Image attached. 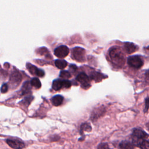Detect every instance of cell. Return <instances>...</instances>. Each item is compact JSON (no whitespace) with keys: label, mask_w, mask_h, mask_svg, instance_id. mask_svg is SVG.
I'll return each mask as SVG.
<instances>
[{"label":"cell","mask_w":149,"mask_h":149,"mask_svg":"<svg viewBox=\"0 0 149 149\" xmlns=\"http://www.w3.org/2000/svg\"><path fill=\"white\" fill-rule=\"evenodd\" d=\"M109 56L113 65L118 68H122L125 62V56L118 47H112L109 50Z\"/></svg>","instance_id":"cell-1"},{"label":"cell","mask_w":149,"mask_h":149,"mask_svg":"<svg viewBox=\"0 0 149 149\" xmlns=\"http://www.w3.org/2000/svg\"><path fill=\"white\" fill-rule=\"evenodd\" d=\"M127 63L132 68L139 69L143 65L144 62L140 56L133 55L127 58Z\"/></svg>","instance_id":"cell-2"},{"label":"cell","mask_w":149,"mask_h":149,"mask_svg":"<svg viewBox=\"0 0 149 149\" xmlns=\"http://www.w3.org/2000/svg\"><path fill=\"white\" fill-rule=\"evenodd\" d=\"M72 56L77 62H83L85 61V50L81 47H75L72 51Z\"/></svg>","instance_id":"cell-3"},{"label":"cell","mask_w":149,"mask_h":149,"mask_svg":"<svg viewBox=\"0 0 149 149\" xmlns=\"http://www.w3.org/2000/svg\"><path fill=\"white\" fill-rule=\"evenodd\" d=\"M132 136L134 142L133 144H135L136 143L140 140H144L146 138L148 137V134L145 132H144L140 129L137 128H136L133 130Z\"/></svg>","instance_id":"cell-4"},{"label":"cell","mask_w":149,"mask_h":149,"mask_svg":"<svg viewBox=\"0 0 149 149\" xmlns=\"http://www.w3.org/2000/svg\"><path fill=\"white\" fill-rule=\"evenodd\" d=\"M76 80L81 84L82 88L87 89L90 86V81L88 76L84 73H80L76 77Z\"/></svg>","instance_id":"cell-5"},{"label":"cell","mask_w":149,"mask_h":149,"mask_svg":"<svg viewBox=\"0 0 149 149\" xmlns=\"http://www.w3.org/2000/svg\"><path fill=\"white\" fill-rule=\"evenodd\" d=\"M69 52V48L65 45H61L54 50V54L59 58H63L66 57Z\"/></svg>","instance_id":"cell-6"},{"label":"cell","mask_w":149,"mask_h":149,"mask_svg":"<svg viewBox=\"0 0 149 149\" xmlns=\"http://www.w3.org/2000/svg\"><path fill=\"white\" fill-rule=\"evenodd\" d=\"M22 80V76L20 73L18 72H13L9 79V83L11 86H14V87H17L20 83Z\"/></svg>","instance_id":"cell-7"},{"label":"cell","mask_w":149,"mask_h":149,"mask_svg":"<svg viewBox=\"0 0 149 149\" xmlns=\"http://www.w3.org/2000/svg\"><path fill=\"white\" fill-rule=\"evenodd\" d=\"M6 141L13 149H22L24 147V143L17 139H7Z\"/></svg>","instance_id":"cell-8"},{"label":"cell","mask_w":149,"mask_h":149,"mask_svg":"<svg viewBox=\"0 0 149 149\" xmlns=\"http://www.w3.org/2000/svg\"><path fill=\"white\" fill-rule=\"evenodd\" d=\"M26 66H27V69L30 72V73L33 75H36L38 77H42L45 74V73L42 70L37 68L36 66H35L29 63H27Z\"/></svg>","instance_id":"cell-9"},{"label":"cell","mask_w":149,"mask_h":149,"mask_svg":"<svg viewBox=\"0 0 149 149\" xmlns=\"http://www.w3.org/2000/svg\"><path fill=\"white\" fill-rule=\"evenodd\" d=\"M123 48L125 52L127 54L133 53L138 49V47L137 45H136L134 44L132 42H125L124 44Z\"/></svg>","instance_id":"cell-10"},{"label":"cell","mask_w":149,"mask_h":149,"mask_svg":"<svg viewBox=\"0 0 149 149\" xmlns=\"http://www.w3.org/2000/svg\"><path fill=\"white\" fill-rule=\"evenodd\" d=\"M64 84H63V80L60 79H56L54 80L52 82V87L55 91H58L62 88H63Z\"/></svg>","instance_id":"cell-11"},{"label":"cell","mask_w":149,"mask_h":149,"mask_svg":"<svg viewBox=\"0 0 149 149\" xmlns=\"http://www.w3.org/2000/svg\"><path fill=\"white\" fill-rule=\"evenodd\" d=\"M63 101V97L61 95H56L51 99V102L54 106H59L62 104Z\"/></svg>","instance_id":"cell-12"},{"label":"cell","mask_w":149,"mask_h":149,"mask_svg":"<svg viewBox=\"0 0 149 149\" xmlns=\"http://www.w3.org/2000/svg\"><path fill=\"white\" fill-rule=\"evenodd\" d=\"M119 149H134V144L128 141H122L119 146Z\"/></svg>","instance_id":"cell-13"},{"label":"cell","mask_w":149,"mask_h":149,"mask_svg":"<svg viewBox=\"0 0 149 149\" xmlns=\"http://www.w3.org/2000/svg\"><path fill=\"white\" fill-rule=\"evenodd\" d=\"M55 65L58 69H63L67 66L68 63L63 59H56L55 61Z\"/></svg>","instance_id":"cell-14"},{"label":"cell","mask_w":149,"mask_h":149,"mask_svg":"<svg viewBox=\"0 0 149 149\" xmlns=\"http://www.w3.org/2000/svg\"><path fill=\"white\" fill-rule=\"evenodd\" d=\"M135 144L137 145L141 149H148L149 148L148 141L145 139L138 141Z\"/></svg>","instance_id":"cell-15"},{"label":"cell","mask_w":149,"mask_h":149,"mask_svg":"<svg viewBox=\"0 0 149 149\" xmlns=\"http://www.w3.org/2000/svg\"><path fill=\"white\" fill-rule=\"evenodd\" d=\"M31 90V84L29 81H26L22 88V94H26L30 92Z\"/></svg>","instance_id":"cell-16"},{"label":"cell","mask_w":149,"mask_h":149,"mask_svg":"<svg viewBox=\"0 0 149 149\" xmlns=\"http://www.w3.org/2000/svg\"><path fill=\"white\" fill-rule=\"evenodd\" d=\"M30 84H31V86L35 87L36 88H40L41 86V82H40L39 79L37 77L33 78L31 80Z\"/></svg>","instance_id":"cell-17"},{"label":"cell","mask_w":149,"mask_h":149,"mask_svg":"<svg viewBox=\"0 0 149 149\" xmlns=\"http://www.w3.org/2000/svg\"><path fill=\"white\" fill-rule=\"evenodd\" d=\"M80 132L81 133L83 132L84 131H87V132H90L91 130V127L90 126V124L87 123H83L81 126H80Z\"/></svg>","instance_id":"cell-18"},{"label":"cell","mask_w":149,"mask_h":149,"mask_svg":"<svg viewBox=\"0 0 149 149\" xmlns=\"http://www.w3.org/2000/svg\"><path fill=\"white\" fill-rule=\"evenodd\" d=\"M59 76L62 78V79H68L71 77V74L70 72L68 71H65V70H62L60 72Z\"/></svg>","instance_id":"cell-19"},{"label":"cell","mask_w":149,"mask_h":149,"mask_svg":"<svg viewBox=\"0 0 149 149\" xmlns=\"http://www.w3.org/2000/svg\"><path fill=\"white\" fill-rule=\"evenodd\" d=\"M102 77V74L98 73V72H95V73H93L91 75V78L92 79L95 80V81H100L101 80Z\"/></svg>","instance_id":"cell-20"},{"label":"cell","mask_w":149,"mask_h":149,"mask_svg":"<svg viewBox=\"0 0 149 149\" xmlns=\"http://www.w3.org/2000/svg\"><path fill=\"white\" fill-rule=\"evenodd\" d=\"M32 99H33V97H27L25 98L22 101V103L23 105H24L28 106V105L30 104V103L31 102Z\"/></svg>","instance_id":"cell-21"},{"label":"cell","mask_w":149,"mask_h":149,"mask_svg":"<svg viewBox=\"0 0 149 149\" xmlns=\"http://www.w3.org/2000/svg\"><path fill=\"white\" fill-rule=\"evenodd\" d=\"M97 149H110V148L107 143H102L98 146Z\"/></svg>","instance_id":"cell-22"},{"label":"cell","mask_w":149,"mask_h":149,"mask_svg":"<svg viewBox=\"0 0 149 149\" xmlns=\"http://www.w3.org/2000/svg\"><path fill=\"white\" fill-rule=\"evenodd\" d=\"M8 90V85L6 83H4L2 84L1 88V91L2 93H5L7 92Z\"/></svg>","instance_id":"cell-23"},{"label":"cell","mask_w":149,"mask_h":149,"mask_svg":"<svg viewBox=\"0 0 149 149\" xmlns=\"http://www.w3.org/2000/svg\"><path fill=\"white\" fill-rule=\"evenodd\" d=\"M63 84H64L63 88H70L72 84L71 82L68 80H63Z\"/></svg>","instance_id":"cell-24"},{"label":"cell","mask_w":149,"mask_h":149,"mask_svg":"<svg viewBox=\"0 0 149 149\" xmlns=\"http://www.w3.org/2000/svg\"><path fill=\"white\" fill-rule=\"evenodd\" d=\"M69 68H70V70H72L73 72H74L77 69V66L76 65H71Z\"/></svg>","instance_id":"cell-25"},{"label":"cell","mask_w":149,"mask_h":149,"mask_svg":"<svg viewBox=\"0 0 149 149\" xmlns=\"http://www.w3.org/2000/svg\"><path fill=\"white\" fill-rule=\"evenodd\" d=\"M148 98H147L146 100V111H147V109H148Z\"/></svg>","instance_id":"cell-26"}]
</instances>
